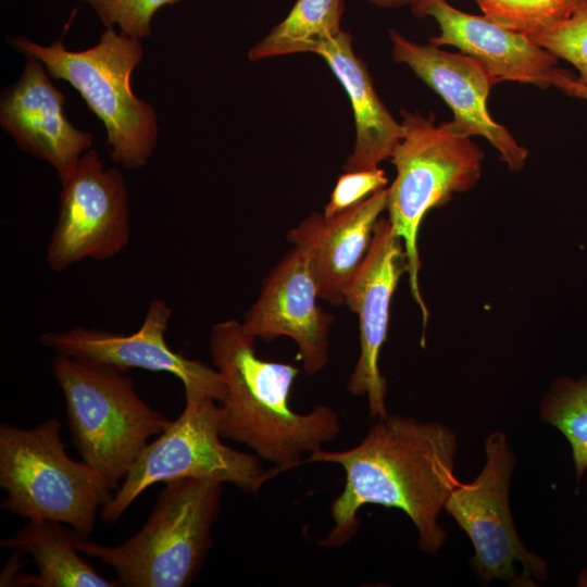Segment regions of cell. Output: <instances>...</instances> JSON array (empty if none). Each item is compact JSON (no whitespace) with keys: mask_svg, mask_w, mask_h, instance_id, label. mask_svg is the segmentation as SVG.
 <instances>
[{"mask_svg":"<svg viewBox=\"0 0 587 587\" xmlns=\"http://www.w3.org/2000/svg\"><path fill=\"white\" fill-rule=\"evenodd\" d=\"M457 449V436L447 425L388 414L354 447L311 453L307 462L335 463L346 475L330 507L334 526L320 544L339 548L349 542L360 526L359 510L378 504L403 511L419 533L420 548L438 551L447 537L438 516L459 484Z\"/></svg>","mask_w":587,"mask_h":587,"instance_id":"obj_1","label":"cell"},{"mask_svg":"<svg viewBox=\"0 0 587 587\" xmlns=\"http://www.w3.org/2000/svg\"><path fill=\"white\" fill-rule=\"evenodd\" d=\"M254 344L237 320L218 322L211 329V359L226 388L220 435L247 446L274 470H290L301 464L302 454L322 449L339 435L340 419L324 404L308 413L295 412L289 394L299 369L261 359Z\"/></svg>","mask_w":587,"mask_h":587,"instance_id":"obj_2","label":"cell"},{"mask_svg":"<svg viewBox=\"0 0 587 587\" xmlns=\"http://www.w3.org/2000/svg\"><path fill=\"white\" fill-rule=\"evenodd\" d=\"M403 137L390 161L396 177L387 188L388 221L402 240L412 298L421 310L425 346L428 310L419 282L417 237L425 215L448 203L454 193L471 190L482 174L484 152L451 121L436 124L434 114L401 110Z\"/></svg>","mask_w":587,"mask_h":587,"instance_id":"obj_3","label":"cell"},{"mask_svg":"<svg viewBox=\"0 0 587 587\" xmlns=\"http://www.w3.org/2000/svg\"><path fill=\"white\" fill-rule=\"evenodd\" d=\"M223 483L179 478L165 483L143 526L117 546L78 535V550L111 566L122 587H186L212 545Z\"/></svg>","mask_w":587,"mask_h":587,"instance_id":"obj_4","label":"cell"},{"mask_svg":"<svg viewBox=\"0 0 587 587\" xmlns=\"http://www.w3.org/2000/svg\"><path fill=\"white\" fill-rule=\"evenodd\" d=\"M0 486L7 492L2 510L64 523L82 537L93 532L114 489L89 464L68 457L58 419L33 428L0 425Z\"/></svg>","mask_w":587,"mask_h":587,"instance_id":"obj_5","label":"cell"},{"mask_svg":"<svg viewBox=\"0 0 587 587\" xmlns=\"http://www.w3.org/2000/svg\"><path fill=\"white\" fill-rule=\"evenodd\" d=\"M13 47L39 60L48 74L70 83L107 129L111 158L129 170L143 166L158 138L153 108L137 98L130 75L143 55L138 38L108 27L95 47L70 51L61 41L49 47L25 36L10 39Z\"/></svg>","mask_w":587,"mask_h":587,"instance_id":"obj_6","label":"cell"},{"mask_svg":"<svg viewBox=\"0 0 587 587\" xmlns=\"http://www.w3.org/2000/svg\"><path fill=\"white\" fill-rule=\"evenodd\" d=\"M52 370L74 446L115 489L149 439L172 420L139 397L126 373L60 354Z\"/></svg>","mask_w":587,"mask_h":587,"instance_id":"obj_7","label":"cell"},{"mask_svg":"<svg viewBox=\"0 0 587 587\" xmlns=\"http://www.w3.org/2000/svg\"><path fill=\"white\" fill-rule=\"evenodd\" d=\"M221 408L212 398L185 391L180 415L140 452L118 489L101 509V520L116 522L147 488L179 478L214 479L257 495L274 472L261 459L224 445Z\"/></svg>","mask_w":587,"mask_h":587,"instance_id":"obj_8","label":"cell"},{"mask_svg":"<svg viewBox=\"0 0 587 587\" xmlns=\"http://www.w3.org/2000/svg\"><path fill=\"white\" fill-rule=\"evenodd\" d=\"M485 464L469 484H459L444 509L466 533L474 547L472 564L486 583L491 579L513 582L514 564L523 566V576L544 582L547 563L530 552L517 535L509 504V486L516 458L507 435L495 432L485 439Z\"/></svg>","mask_w":587,"mask_h":587,"instance_id":"obj_9","label":"cell"},{"mask_svg":"<svg viewBox=\"0 0 587 587\" xmlns=\"http://www.w3.org/2000/svg\"><path fill=\"white\" fill-rule=\"evenodd\" d=\"M61 183L59 217L47 248L49 267L62 272L86 259L103 261L118 254L129 240L122 174L105 170L98 152L89 150Z\"/></svg>","mask_w":587,"mask_h":587,"instance_id":"obj_10","label":"cell"},{"mask_svg":"<svg viewBox=\"0 0 587 587\" xmlns=\"http://www.w3.org/2000/svg\"><path fill=\"white\" fill-rule=\"evenodd\" d=\"M165 300L150 302L136 333L123 335L97 328L76 327L46 333L41 342L55 354L95 363L126 373L130 369L164 372L179 378L185 391H192L221 402L225 383L216 369L174 351L165 341L172 315Z\"/></svg>","mask_w":587,"mask_h":587,"instance_id":"obj_11","label":"cell"},{"mask_svg":"<svg viewBox=\"0 0 587 587\" xmlns=\"http://www.w3.org/2000/svg\"><path fill=\"white\" fill-rule=\"evenodd\" d=\"M408 271L402 240L387 217L375 226L369 251L344 290V304L359 317L360 354L347 382L353 396H365L373 419L388 415L387 380L379 355L387 339L392 295Z\"/></svg>","mask_w":587,"mask_h":587,"instance_id":"obj_12","label":"cell"},{"mask_svg":"<svg viewBox=\"0 0 587 587\" xmlns=\"http://www.w3.org/2000/svg\"><path fill=\"white\" fill-rule=\"evenodd\" d=\"M392 58L408 65L414 74L436 91L453 113V126L469 136L486 138L500 153L509 171L523 170L528 150L511 133L490 116L487 99L498 82L476 59L452 53L429 45H420L389 30Z\"/></svg>","mask_w":587,"mask_h":587,"instance_id":"obj_13","label":"cell"},{"mask_svg":"<svg viewBox=\"0 0 587 587\" xmlns=\"http://www.w3.org/2000/svg\"><path fill=\"white\" fill-rule=\"evenodd\" d=\"M319 298L308 254L294 247L264 277L241 323L254 338L292 339L304 373L313 376L329 362V330L335 321L317 303Z\"/></svg>","mask_w":587,"mask_h":587,"instance_id":"obj_14","label":"cell"},{"mask_svg":"<svg viewBox=\"0 0 587 587\" xmlns=\"http://www.w3.org/2000/svg\"><path fill=\"white\" fill-rule=\"evenodd\" d=\"M411 10L417 17L432 16L439 35L434 46H452L478 60L498 79L551 87L564 71L558 58L526 35L505 28L486 15H473L451 7L446 0H416Z\"/></svg>","mask_w":587,"mask_h":587,"instance_id":"obj_15","label":"cell"},{"mask_svg":"<svg viewBox=\"0 0 587 587\" xmlns=\"http://www.w3.org/2000/svg\"><path fill=\"white\" fill-rule=\"evenodd\" d=\"M64 104V95L33 57H27L20 79L3 92L0 103L1 126L22 150L51 164L61 180L92 143L90 133L70 123Z\"/></svg>","mask_w":587,"mask_h":587,"instance_id":"obj_16","label":"cell"},{"mask_svg":"<svg viewBox=\"0 0 587 587\" xmlns=\"http://www.w3.org/2000/svg\"><path fill=\"white\" fill-rule=\"evenodd\" d=\"M386 207L387 188H382L330 217L312 213L287 232V240L308 254L320 299L344 304V290L365 258Z\"/></svg>","mask_w":587,"mask_h":587,"instance_id":"obj_17","label":"cell"},{"mask_svg":"<svg viewBox=\"0 0 587 587\" xmlns=\"http://www.w3.org/2000/svg\"><path fill=\"white\" fill-rule=\"evenodd\" d=\"M345 88L354 117L355 140L344 164L345 172L374 170L390 160L403 137V127L376 93L364 62L352 49L351 36L341 30L315 51Z\"/></svg>","mask_w":587,"mask_h":587,"instance_id":"obj_18","label":"cell"},{"mask_svg":"<svg viewBox=\"0 0 587 587\" xmlns=\"http://www.w3.org/2000/svg\"><path fill=\"white\" fill-rule=\"evenodd\" d=\"M78 533L52 520H29L14 536L2 539L1 548L17 555L29 553L36 575L17 574L11 586L122 587L118 579L102 577L77 548Z\"/></svg>","mask_w":587,"mask_h":587,"instance_id":"obj_19","label":"cell"},{"mask_svg":"<svg viewBox=\"0 0 587 587\" xmlns=\"http://www.w3.org/2000/svg\"><path fill=\"white\" fill-rule=\"evenodd\" d=\"M345 0H297L288 15L248 52L251 61L313 52L341 32Z\"/></svg>","mask_w":587,"mask_h":587,"instance_id":"obj_20","label":"cell"},{"mask_svg":"<svg viewBox=\"0 0 587 587\" xmlns=\"http://www.w3.org/2000/svg\"><path fill=\"white\" fill-rule=\"evenodd\" d=\"M540 417L569 441L576 479L587 471V375L561 376L539 404Z\"/></svg>","mask_w":587,"mask_h":587,"instance_id":"obj_21","label":"cell"},{"mask_svg":"<svg viewBox=\"0 0 587 587\" xmlns=\"http://www.w3.org/2000/svg\"><path fill=\"white\" fill-rule=\"evenodd\" d=\"M583 0H476L484 15L511 30L533 36L570 17Z\"/></svg>","mask_w":587,"mask_h":587,"instance_id":"obj_22","label":"cell"},{"mask_svg":"<svg viewBox=\"0 0 587 587\" xmlns=\"http://www.w3.org/2000/svg\"><path fill=\"white\" fill-rule=\"evenodd\" d=\"M527 37L571 63L578 72L576 79L587 85V1H582L566 20Z\"/></svg>","mask_w":587,"mask_h":587,"instance_id":"obj_23","label":"cell"},{"mask_svg":"<svg viewBox=\"0 0 587 587\" xmlns=\"http://www.w3.org/2000/svg\"><path fill=\"white\" fill-rule=\"evenodd\" d=\"M98 14L103 25H117L122 33L145 38L151 33V20L164 5L182 0H83Z\"/></svg>","mask_w":587,"mask_h":587,"instance_id":"obj_24","label":"cell"},{"mask_svg":"<svg viewBox=\"0 0 587 587\" xmlns=\"http://www.w3.org/2000/svg\"><path fill=\"white\" fill-rule=\"evenodd\" d=\"M387 183L388 178L379 167L345 172L339 176L324 207L323 215L330 217L359 204L375 191L385 188Z\"/></svg>","mask_w":587,"mask_h":587,"instance_id":"obj_25","label":"cell"},{"mask_svg":"<svg viewBox=\"0 0 587 587\" xmlns=\"http://www.w3.org/2000/svg\"><path fill=\"white\" fill-rule=\"evenodd\" d=\"M552 86L570 97L587 100V85L579 83L576 76L567 70L554 78Z\"/></svg>","mask_w":587,"mask_h":587,"instance_id":"obj_26","label":"cell"},{"mask_svg":"<svg viewBox=\"0 0 587 587\" xmlns=\"http://www.w3.org/2000/svg\"><path fill=\"white\" fill-rule=\"evenodd\" d=\"M372 4L379 8H399L412 5L416 0H369Z\"/></svg>","mask_w":587,"mask_h":587,"instance_id":"obj_27","label":"cell"},{"mask_svg":"<svg viewBox=\"0 0 587 587\" xmlns=\"http://www.w3.org/2000/svg\"><path fill=\"white\" fill-rule=\"evenodd\" d=\"M583 1H587V0H583Z\"/></svg>","mask_w":587,"mask_h":587,"instance_id":"obj_28","label":"cell"}]
</instances>
